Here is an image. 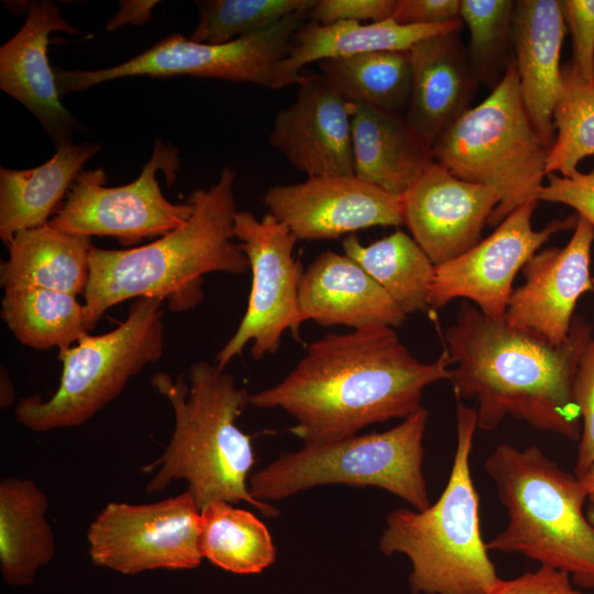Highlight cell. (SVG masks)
<instances>
[{
  "instance_id": "obj_4",
  "label": "cell",
  "mask_w": 594,
  "mask_h": 594,
  "mask_svg": "<svg viewBox=\"0 0 594 594\" xmlns=\"http://www.w3.org/2000/svg\"><path fill=\"white\" fill-rule=\"evenodd\" d=\"M152 386L173 408L175 425L168 444L144 473H152L145 486L147 495L158 494L168 485L185 480L199 510L217 501L245 502L266 517L279 512L268 503L252 497L250 472L255 463L252 437L237 420L250 404L249 392L213 363L194 362L187 375L175 378L157 372Z\"/></svg>"
},
{
  "instance_id": "obj_42",
  "label": "cell",
  "mask_w": 594,
  "mask_h": 594,
  "mask_svg": "<svg viewBox=\"0 0 594 594\" xmlns=\"http://www.w3.org/2000/svg\"><path fill=\"white\" fill-rule=\"evenodd\" d=\"M14 398V392L12 384L8 377L7 372L1 369V407L7 408L11 405Z\"/></svg>"
},
{
  "instance_id": "obj_25",
  "label": "cell",
  "mask_w": 594,
  "mask_h": 594,
  "mask_svg": "<svg viewBox=\"0 0 594 594\" xmlns=\"http://www.w3.org/2000/svg\"><path fill=\"white\" fill-rule=\"evenodd\" d=\"M0 265L4 290L44 288L84 295L90 277V238L62 232L48 223L18 232Z\"/></svg>"
},
{
  "instance_id": "obj_15",
  "label": "cell",
  "mask_w": 594,
  "mask_h": 594,
  "mask_svg": "<svg viewBox=\"0 0 594 594\" xmlns=\"http://www.w3.org/2000/svg\"><path fill=\"white\" fill-rule=\"evenodd\" d=\"M262 201L298 241L403 224L400 197L356 176L307 177L297 184L275 185Z\"/></svg>"
},
{
  "instance_id": "obj_11",
  "label": "cell",
  "mask_w": 594,
  "mask_h": 594,
  "mask_svg": "<svg viewBox=\"0 0 594 594\" xmlns=\"http://www.w3.org/2000/svg\"><path fill=\"white\" fill-rule=\"evenodd\" d=\"M178 163L177 150L156 140L151 158L132 183L107 187L102 168L81 170L48 224L74 235L112 237L122 245L163 237L183 226L193 212L188 199L184 204L167 200L156 178L163 169L173 184Z\"/></svg>"
},
{
  "instance_id": "obj_3",
  "label": "cell",
  "mask_w": 594,
  "mask_h": 594,
  "mask_svg": "<svg viewBox=\"0 0 594 594\" xmlns=\"http://www.w3.org/2000/svg\"><path fill=\"white\" fill-rule=\"evenodd\" d=\"M235 180L237 172L224 167L212 186L191 191L188 220L154 242L127 250L91 248L84 294L88 331L108 309L140 297L161 299L174 312H185L202 300L206 274L242 275L250 270L234 241Z\"/></svg>"
},
{
  "instance_id": "obj_39",
  "label": "cell",
  "mask_w": 594,
  "mask_h": 594,
  "mask_svg": "<svg viewBox=\"0 0 594 594\" xmlns=\"http://www.w3.org/2000/svg\"><path fill=\"white\" fill-rule=\"evenodd\" d=\"M488 594H583L565 572L539 565L510 580H499Z\"/></svg>"
},
{
  "instance_id": "obj_20",
  "label": "cell",
  "mask_w": 594,
  "mask_h": 594,
  "mask_svg": "<svg viewBox=\"0 0 594 594\" xmlns=\"http://www.w3.org/2000/svg\"><path fill=\"white\" fill-rule=\"evenodd\" d=\"M407 315L356 262L333 251L320 253L304 271L298 289V327L308 320L353 330L398 327Z\"/></svg>"
},
{
  "instance_id": "obj_2",
  "label": "cell",
  "mask_w": 594,
  "mask_h": 594,
  "mask_svg": "<svg viewBox=\"0 0 594 594\" xmlns=\"http://www.w3.org/2000/svg\"><path fill=\"white\" fill-rule=\"evenodd\" d=\"M592 334L593 327L575 316L566 341L553 345L465 301L444 332L455 398L476 399L477 429L493 431L510 416L537 430L580 440L573 384Z\"/></svg>"
},
{
  "instance_id": "obj_14",
  "label": "cell",
  "mask_w": 594,
  "mask_h": 594,
  "mask_svg": "<svg viewBox=\"0 0 594 594\" xmlns=\"http://www.w3.org/2000/svg\"><path fill=\"white\" fill-rule=\"evenodd\" d=\"M537 204L535 200L517 208L476 245L437 265L430 308L440 309L455 298H465L487 317L504 318L518 271L552 235L578 223L575 213L536 231L531 218Z\"/></svg>"
},
{
  "instance_id": "obj_30",
  "label": "cell",
  "mask_w": 594,
  "mask_h": 594,
  "mask_svg": "<svg viewBox=\"0 0 594 594\" xmlns=\"http://www.w3.org/2000/svg\"><path fill=\"white\" fill-rule=\"evenodd\" d=\"M199 549L213 565L237 574L261 573L276 559L266 525L253 513L217 501L200 510Z\"/></svg>"
},
{
  "instance_id": "obj_17",
  "label": "cell",
  "mask_w": 594,
  "mask_h": 594,
  "mask_svg": "<svg viewBox=\"0 0 594 594\" xmlns=\"http://www.w3.org/2000/svg\"><path fill=\"white\" fill-rule=\"evenodd\" d=\"M593 242L594 227L579 217L565 246L536 252L521 270L524 284L509 297L506 322L535 331L553 345L564 343L579 299L585 293L594 292Z\"/></svg>"
},
{
  "instance_id": "obj_16",
  "label": "cell",
  "mask_w": 594,
  "mask_h": 594,
  "mask_svg": "<svg viewBox=\"0 0 594 594\" xmlns=\"http://www.w3.org/2000/svg\"><path fill=\"white\" fill-rule=\"evenodd\" d=\"M400 201L403 223L437 266L482 240L499 195L493 187L464 180L433 161Z\"/></svg>"
},
{
  "instance_id": "obj_13",
  "label": "cell",
  "mask_w": 594,
  "mask_h": 594,
  "mask_svg": "<svg viewBox=\"0 0 594 594\" xmlns=\"http://www.w3.org/2000/svg\"><path fill=\"white\" fill-rule=\"evenodd\" d=\"M200 510L191 490L151 504L111 502L87 531L94 564L131 575L201 564Z\"/></svg>"
},
{
  "instance_id": "obj_31",
  "label": "cell",
  "mask_w": 594,
  "mask_h": 594,
  "mask_svg": "<svg viewBox=\"0 0 594 594\" xmlns=\"http://www.w3.org/2000/svg\"><path fill=\"white\" fill-rule=\"evenodd\" d=\"M317 64L320 75L349 102L397 113L408 106L411 90L408 51L371 52Z\"/></svg>"
},
{
  "instance_id": "obj_1",
  "label": "cell",
  "mask_w": 594,
  "mask_h": 594,
  "mask_svg": "<svg viewBox=\"0 0 594 594\" xmlns=\"http://www.w3.org/2000/svg\"><path fill=\"white\" fill-rule=\"evenodd\" d=\"M446 350L433 362L417 360L393 327L327 333L312 341L277 384L251 395L250 404L279 408L304 444L356 436L363 428L404 419L421 408L424 391L450 378Z\"/></svg>"
},
{
  "instance_id": "obj_41",
  "label": "cell",
  "mask_w": 594,
  "mask_h": 594,
  "mask_svg": "<svg viewBox=\"0 0 594 594\" xmlns=\"http://www.w3.org/2000/svg\"><path fill=\"white\" fill-rule=\"evenodd\" d=\"M157 3L158 1L155 0H122L119 4V11L108 21L107 29L114 31L127 24H145Z\"/></svg>"
},
{
  "instance_id": "obj_38",
  "label": "cell",
  "mask_w": 594,
  "mask_h": 594,
  "mask_svg": "<svg viewBox=\"0 0 594 594\" xmlns=\"http://www.w3.org/2000/svg\"><path fill=\"white\" fill-rule=\"evenodd\" d=\"M396 7L397 0H315L308 19L320 24L381 22L392 19Z\"/></svg>"
},
{
  "instance_id": "obj_24",
  "label": "cell",
  "mask_w": 594,
  "mask_h": 594,
  "mask_svg": "<svg viewBox=\"0 0 594 594\" xmlns=\"http://www.w3.org/2000/svg\"><path fill=\"white\" fill-rule=\"evenodd\" d=\"M351 111L354 175L400 197L433 162L431 147L397 112L355 102Z\"/></svg>"
},
{
  "instance_id": "obj_40",
  "label": "cell",
  "mask_w": 594,
  "mask_h": 594,
  "mask_svg": "<svg viewBox=\"0 0 594 594\" xmlns=\"http://www.w3.org/2000/svg\"><path fill=\"white\" fill-rule=\"evenodd\" d=\"M460 0H397L392 16L399 24L433 25L460 19Z\"/></svg>"
},
{
  "instance_id": "obj_21",
  "label": "cell",
  "mask_w": 594,
  "mask_h": 594,
  "mask_svg": "<svg viewBox=\"0 0 594 594\" xmlns=\"http://www.w3.org/2000/svg\"><path fill=\"white\" fill-rule=\"evenodd\" d=\"M565 32L561 1H516L512 29L515 68L528 116L549 148L556 134L553 110L563 86L560 58Z\"/></svg>"
},
{
  "instance_id": "obj_43",
  "label": "cell",
  "mask_w": 594,
  "mask_h": 594,
  "mask_svg": "<svg viewBox=\"0 0 594 594\" xmlns=\"http://www.w3.org/2000/svg\"><path fill=\"white\" fill-rule=\"evenodd\" d=\"M587 494V501L594 506V465L580 477Z\"/></svg>"
},
{
  "instance_id": "obj_35",
  "label": "cell",
  "mask_w": 594,
  "mask_h": 594,
  "mask_svg": "<svg viewBox=\"0 0 594 594\" xmlns=\"http://www.w3.org/2000/svg\"><path fill=\"white\" fill-rule=\"evenodd\" d=\"M573 399L582 424L574 469V474L581 477L594 465V327L578 366Z\"/></svg>"
},
{
  "instance_id": "obj_9",
  "label": "cell",
  "mask_w": 594,
  "mask_h": 594,
  "mask_svg": "<svg viewBox=\"0 0 594 594\" xmlns=\"http://www.w3.org/2000/svg\"><path fill=\"white\" fill-rule=\"evenodd\" d=\"M163 301L134 299L127 318L98 336L87 333L58 351L63 364L59 385L47 399L22 398L15 418L35 432L72 428L87 422L117 398L129 381L161 359L164 351Z\"/></svg>"
},
{
  "instance_id": "obj_18",
  "label": "cell",
  "mask_w": 594,
  "mask_h": 594,
  "mask_svg": "<svg viewBox=\"0 0 594 594\" xmlns=\"http://www.w3.org/2000/svg\"><path fill=\"white\" fill-rule=\"evenodd\" d=\"M296 84V99L274 117L272 147L307 177L355 176L351 102L320 74Z\"/></svg>"
},
{
  "instance_id": "obj_37",
  "label": "cell",
  "mask_w": 594,
  "mask_h": 594,
  "mask_svg": "<svg viewBox=\"0 0 594 594\" xmlns=\"http://www.w3.org/2000/svg\"><path fill=\"white\" fill-rule=\"evenodd\" d=\"M539 200L569 206L594 227V170L566 176L548 174Z\"/></svg>"
},
{
  "instance_id": "obj_36",
  "label": "cell",
  "mask_w": 594,
  "mask_h": 594,
  "mask_svg": "<svg viewBox=\"0 0 594 594\" xmlns=\"http://www.w3.org/2000/svg\"><path fill=\"white\" fill-rule=\"evenodd\" d=\"M561 3L572 36L569 64L583 79L594 82V0H563Z\"/></svg>"
},
{
  "instance_id": "obj_19",
  "label": "cell",
  "mask_w": 594,
  "mask_h": 594,
  "mask_svg": "<svg viewBox=\"0 0 594 594\" xmlns=\"http://www.w3.org/2000/svg\"><path fill=\"white\" fill-rule=\"evenodd\" d=\"M26 13L19 32L0 48V88L34 114L55 146L73 144L78 122L59 100L47 52L52 33L80 31L50 0L29 2Z\"/></svg>"
},
{
  "instance_id": "obj_12",
  "label": "cell",
  "mask_w": 594,
  "mask_h": 594,
  "mask_svg": "<svg viewBox=\"0 0 594 594\" xmlns=\"http://www.w3.org/2000/svg\"><path fill=\"white\" fill-rule=\"evenodd\" d=\"M234 235L252 272L248 307L235 332L216 355L221 371L248 344L255 360L276 353L283 333L289 329L298 339V289L302 275L294 257L298 240L271 213L261 220L250 211H238Z\"/></svg>"
},
{
  "instance_id": "obj_32",
  "label": "cell",
  "mask_w": 594,
  "mask_h": 594,
  "mask_svg": "<svg viewBox=\"0 0 594 594\" xmlns=\"http://www.w3.org/2000/svg\"><path fill=\"white\" fill-rule=\"evenodd\" d=\"M563 86L553 110L554 140L546 174L570 175L579 163L594 155V82L583 79L568 63Z\"/></svg>"
},
{
  "instance_id": "obj_6",
  "label": "cell",
  "mask_w": 594,
  "mask_h": 594,
  "mask_svg": "<svg viewBox=\"0 0 594 594\" xmlns=\"http://www.w3.org/2000/svg\"><path fill=\"white\" fill-rule=\"evenodd\" d=\"M476 429V409L457 400V447L440 497L424 510L397 508L386 517L378 549L408 558L413 594H488L501 580L481 535L470 470Z\"/></svg>"
},
{
  "instance_id": "obj_33",
  "label": "cell",
  "mask_w": 594,
  "mask_h": 594,
  "mask_svg": "<svg viewBox=\"0 0 594 594\" xmlns=\"http://www.w3.org/2000/svg\"><path fill=\"white\" fill-rule=\"evenodd\" d=\"M516 1L460 0L461 21L470 33L468 56L477 81L496 87L514 57L512 45Z\"/></svg>"
},
{
  "instance_id": "obj_27",
  "label": "cell",
  "mask_w": 594,
  "mask_h": 594,
  "mask_svg": "<svg viewBox=\"0 0 594 594\" xmlns=\"http://www.w3.org/2000/svg\"><path fill=\"white\" fill-rule=\"evenodd\" d=\"M47 507V496L34 482L16 477L1 481L0 570L8 585L32 584L37 571L55 556Z\"/></svg>"
},
{
  "instance_id": "obj_8",
  "label": "cell",
  "mask_w": 594,
  "mask_h": 594,
  "mask_svg": "<svg viewBox=\"0 0 594 594\" xmlns=\"http://www.w3.org/2000/svg\"><path fill=\"white\" fill-rule=\"evenodd\" d=\"M428 417L421 407L383 432L284 452L250 475V494L268 503L320 485L373 486L424 510L431 504L422 470Z\"/></svg>"
},
{
  "instance_id": "obj_28",
  "label": "cell",
  "mask_w": 594,
  "mask_h": 594,
  "mask_svg": "<svg viewBox=\"0 0 594 594\" xmlns=\"http://www.w3.org/2000/svg\"><path fill=\"white\" fill-rule=\"evenodd\" d=\"M342 248L406 315L429 310L436 265L413 237L397 230L363 245L353 233L344 238Z\"/></svg>"
},
{
  "instance_id": "obj_22",
  "label": "cell",
  "mask_w": 594,
  "mask_h": 594,
  "mask_svg": "<svg viewBox=\"0 0 594 594\" xmlns=\"http://www.w3.org/2000/svg\"><path fill=\"white\" fill-rule=\"evenodd\" d=\"M460 30L426 37L408 51L411 90L406 120L430 147L470 109L477 82Z\"/></svg>"
},
{
  "instance_id": "obj_26",
  "label": "cell",
  "mask_w": 594,
  "mask_h": 594,
  "mask_svg": "<svg viewBox=\"0 0 594 594\" xmlns=\"http://www.w3.org/2000/svg\"><path fill=\"white\" fill-rule=\"evenodd\" d=\"M98 143L56 146L44 164L30 169L0 167V239L8 245L20 231L48 223Z\"/></svg>"
},
{
  "instance_id": "obj_5",
  "label": "cell",
  "mask_w": 594,
  "mask_h": 594,
  "mask_svg": "<svg viewBox=\"0 0 594 594\" xmlns=\"http://www.w3.org/2000/svg\"><path fill=\"white\" fill-rule=\"evenodd\" d=\"M484 468L508 515L487 550L524 556L568 573L576 586L594 588V525L584 514L581 479L537 446L498 444Z\"/></svg>"
},
{
  "instance_id": "obj_7",
  "label": "cell",
  "mask_w": 594,
  "mask_h": 594,
  "mask_svg": "<svg viewBox=\"0 0 594 594\" xmlns=\"http://www.w3.org/2000/svg\"><path fill=\"white\" fill-rule=\"evenodd\" d=\"M549 150L524 105L513 58L492 92L435 141L431 156L455 176L496 189L499 202L487 224L497 227L517 208L539 201Z\"/></svg>"
},
{
  "instance_id": "obj_44",
  "label": "cell",
  "mask_w": 594,
  "mask_h": 594,
  "mask_svg": "<svg viewBox=\"0 0 594 594\" xmlns=\"http://www.w3.org/2000/svg\"><path fill=\"white\" fill-rule=\"evenodd\" d=\"M586 516L588 518V520L594 525V506L591 505L587 513H586Z\"/></svg>"
},
{
  "instance_id": "obj_34",
  "label": "cell",
  "mask_w": 594,
  "mask_h": 594,
  "mask_svg": "<svg viewBox=\"0 0 594 594\" xmlns=\"http://www.w3.org/2000/svg\"><path fill=\"white\" fill-rule=\"evenodd\" d=\"M196 3L199 19L189 38L224 44L267 30L295 13L309 11L315 0H205Z\"/></svg>"
},
{
  "instance_id": "obj_23",
  "label": "cell",
  "mask_w": 594,
  "mask_h": 594,
  "mask_svg": "<svg viewBox=\"0 0 594 594\" xmlns=\"http://www.w3.org/2000/svg\"><path fill=\"white\" fill-rule=\"evenodd\" d=\"M461 19L433 25H405L393 19L381 22H305L294 34L286 56L279 62L273 89L296 84L301 69L323 59L371 52L409 51L417 42L462 28Z\"/></svg>"
},
{
  "instance_id": "obj_10",
  "label": "cell",
  "mask_w": 594,
  "mask_h": 594,
  "mask_svg": "<svg viewBox=\"0 0 594 594\" xmlns=\"http://www.w3.org/2000/svg\"><path fill=\"white\" fill-rule=\"evenodd\" d=\"M309 11L295 13L276 25L224 44L198 43L176 33L131 59L95 70L54 68L59 95L88 89L123 77L193 76L232 82L274 86L276 68Z\"/></svg>"
},
{
  "instance_id": "obj_29",
  "label": "cell",
  "mask_w": 594,
  "mask_h": 594,
  "mask_svg": "<svg viewBox=\"0 0 594 594\" xmlns=\"http://www.w3.org/2000/svg\"><path fill=\"white\" fill-rule=\"evenodd\" d=\"M1 318L20 343L35 350L68 349L89 333L84 304L58 290H4Z\"/></svg>"
}]
</instances>
